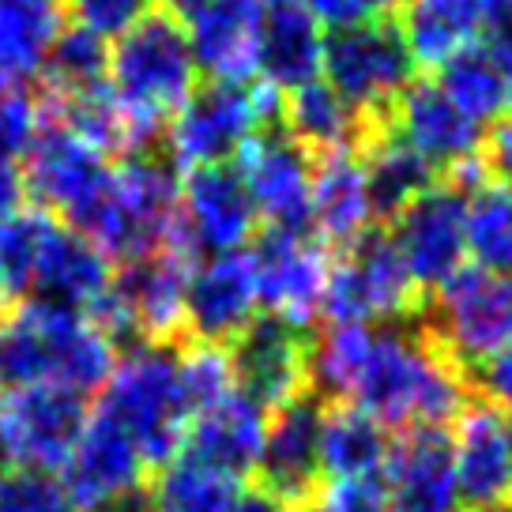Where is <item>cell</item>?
<instances>
[{
  "label": "cell",
  "instance_id": "23",
  "mask_svg": "<svg viewBox=\"0 0 512 512\" xmlns=\"http://www.w3.org/2000/svg\"><path fill=\"white\" fill-rule=\"evenodd\" d=\"M392 512H467L445 430H407L381 471Z\"/></svg>",
  "mask_w": 512,
  "mask_h": 512
},
{
  "label": "cell",
  "instance_id": "8",
  "mask_svg": "<svg viewBox=\"0 0 512 512\" xmlns=\"http://www.w3.org/2000/svg\"><path fill=\"white\" fill-rule=\"evenodd\" d=\"M426 336L456 366H482L512 339V275L464 264L433 290Z\"/></svg>",
  "mask_w": 512,
  "mask_h": 512
},
{
  "label": "cell",
  "instance_id": "36",
  "mask_svg": "<svg viewBox=\"0 0 512 512\" xmlns=\"http://www.w3.org/2000/svg\"><path fill=\"white\" fill-rule=\"evenodd\" d=\"M467 264L512 275V185L497 177L471 181L464 196Z\"/></svg>",
  "mask_w": 512,
  "mask_h": 512
},
{
  "label": "cell",
  "instance_id": "13",
  "mask_svg": "<svg viewBox=\"0 0 512 512\" xmlns=\"http://www.w3.org/2000/svg\"><path fill=\"white\" fill-rule=\"evenodd\" d=\"M256 290L264 317L290 328H309L324 313V290L332 272V253L309 230H264L253 249Z\"/></svg>",
  "mask_w": 512,
  "mask_h": 512
},
{
  "label": "cell",
  "instance_id": "41",
  "mask_svg": "<svg viewBox=\"0 0 512 512\" xmlns=\"http://www.w3.org/2000/svg\"><path fill=\"white\" fill-rule=\"evenodd\" d=\"M42 128V102L0 87V170H19Z\"/></svg>",
  "mask_w": 512,
  "mask_h": 512
},
{
  "label": "cell",
  "instance_id": "21",
  "mask_svg": "<svg viewBox=\"0 0 512 512\" xmlns=\"http://www.w3.org/2000/svg\"><path fill=\"white\" fill-rule=\"evenodd\" d=\"M452 471L467 512H505L512 505L509 418L486 407H467L448 433Z\"/></svg>",
  "mask_w": 512,
  "mask_h": 512
},
{
  "label": "cell",
  "instance_id": "19",
  "mask_svg": "<svg viewBox=\"0 0 512 512\" xmlns=\"http://www.w3.org/2000/svg\"><path fill=\"white\" fill-rule=\"evenodd\" d=\"M260 317V290L249 249L192 260L185 290V328L200 343L230 347Z\"/></svg>",
  "mask_w": 512,
  "mask_h": 512
},
{
  "label": "cell",
  "instance_id": "11",
  "mask_svg": "<svg viewBox=\"0 0 512 512\" xmlns=\"http://www.w3.org/2000/svg\"><path fill=\"white\" fill-rule=\"evenodd\" d=\"M320 80L336 87L354 110L381 117L415 83V61L403 46L396 23H362L328 34Z\"/></svg>",
  "mask_w": 512,
  "mask_h": 512
},
{
  "label": "cell",
  "instance_id": "20",
  "mask_svg": "<svg viewBox=\"0 0 512 512\" xmlns=\"http://www.w3.org/2000/svg\"><path fill=\"white\" fill-rule=\"evenodd\" d=\"M234 381L264 411H279L309 392V339L275 317H256L230 343Z\"/></svg>",
  "mask_w": 512,
  "mask_h": 512
},
{
  "label": "cell",
  "instance_id": "25",
  "mask_svg": "<svg viewBox=\"0 0 512 512\" xmlns=\"http://www.w3.org/2000/svg\"><path fill=\"white\" fill-rule=\"evenodd\" d=\"M268 418H272V411H264L253 396L234 388L223 400L208 403L204 411H196L189 418V433H185L181 452L219 467L234 479H245L260 467L264 441H268Z\"/></svg>",
  "mask_w": 512,
  "mask_h": 512
},
{
  "label": "cell",
  "instance_id": "31",
  "mask_svg": "<svg viewBox=\"0 0 512 512\" xmlns=\"http://www.w3.org/2000/svg\"><path fill=\"white\" fill-rule=\"evenodd\" d=\"M392 452V430L354 403L320 407V482L373 479Z\"/></svg>",
  "mask_w": 512,
  "mask_h": 512
},
{
  "label": "cell",
  "instance_id": "47",
  "mask_svg": "<svg viewBox=\"0 0 512 512\" xmlns=\"http://www.w3.org/2000/svg\"><path fill=\"white\" fill-rule=\"evenodd\" d=\"M482 38L512 42V0H479Z\"/></svg>",
  "mask_w": 512,
  "mask_h": 512
},
{
  "label": "cell",
  "instance_id": "12",
  "mask_svg": "<svg viewBox=\"0 0 512 512\" xmlns=\"http://www.w3.org/2000/svg\"><path fill=\"white\" fill-rule=\"evenodd\" d=\"M87 415V400L64 388H0V464L61 475Z\"/></svg>",
  "mask_w": 512,
  "mask_h": 512
},
{
  "label": "cell",
  "instance_id": "14",
  "mask_svg": "<svg viewBox=\"0 0 512 512\" xmlns=\"http://www.w3.org/2000/svg\"><path fill=\"white\" fill-rule=\"evenodd\" d=\"M147 460L110 418L87 415L76 445L61 467L80 512H128L147 505Z\"/></svg>",
  "mask_w": 512,
  "mask_h": 512
},
{
  "label": "cell",
  "instance_id": "30",
  "mask_svg": "<svg viewBox=\"0 0 512 512\" xmlns=\"http://www.w3.org/2000/svg\"><path fill=\"white\" fill-rule=\"evenodd\" d=\"M437 72V87L479 128L512 113V42L479 38Z\"/></svg>",
  "mask_w": 512,
  "mask_h": 512
},
{
  "label": "cell",
  "instance_id": "26",
  "mask_svg": "<svg viewBox=\"0 0 512 512\" xmlns=\"http://www.w3.org/2000/svg\"><path fill=\"white\" fill-rule=\"evenodd\" d=\"M377 204L369 192V177L358 147L320 155L313 166V192H309V234L324 245H351L366 238L377 223Z\"/></svg>",
  "mask_w": 512,
  "mask_h": 512
},
{
  "label": "cell",
  "instance_id": "33",
  "mask_svg": "<svg viewBox=\"0 0 512 512\" xmlns=\"http://www.w3.org/2000/svg\"><path fill=\"white\" fill-rule=\"evenodd\" d=\"M396 31L415 68H445L482 38L479 0H403Z\"/></svg>",
  "mask_w": 512,
  "mask_h": 512
},
{
  "label": "cell",
  "instance_id": "4",
  "mask_svg": "<svg viewBox=\"0 0 512 512\" xmlns=\"http://www.w3.org/2000/svg\"><path fill=\"white\" fill-rule=\"evenodd\" d=\"M196 87H200V68L192 61L181 19L147 12L140 23H132L110 42L106 91L151 140Z\"/></svg>",
  "mask_w": 512,
  "mask_h": 512
},
{
  "label": "cell",
  "instance_id": "5",
  "mask_svg": "<svg viewBox=\"0 0 512 512\" xmlns=\"http://www.w3.org/2000/svg\"><path fill=\"white\" fill-rule=\"evenodd\" d=\"M177 189L181 174L162 155L140 151L117 159L106 196L80 234L95 241L113 264L166 249L174 245L177 230Z\"/></svg>",
  "mask_w": 512,
  "mask_h": 512
},
{
  "label": "cell",
  "instance_id": "28",
  "mask_svg": "<svg viewBox=\"0 0 512 512\" xmlns=\"http://www.w3.org/2000/svg\"><path fill=\"white\" fill-rule=\"evenodd\" d=\"M324 42H328V31L305 12L302 4L272 8L264 16L256 83H264L275 95H290L305 83L320 80Z\"/></svg>",
  "mask_w": 512,
  "mask_h": 512
},
{
  "label": "cell",
  "instance_id": "37",
  "mask_svg": "<svg viewBox=\"0 0 512 512\" xmlns=\"http://www.w3.org/2000/svg\"><path fill=\"white\" fill-rule=\"evenodd\" d=\"M53 219L38 208H19L0 219V305H19L34 294V272Z\"/></svg>",
  "mask_w": 512,
  "mask_h": 512
},
{
  "label": "cell",
  "instance_id": "48",
  "mask_svg": "<svg viewBox=\"0 0 512 512\" xmlns=\"http://www.w3.org/2000/svg\"><path fill=\"white\" fill-rule=\"evenodd\" d=\"M23 200H27L23 174H19V170H0V219L16 215V211L23 208Z\"/></svg>",
  "mask_w": 512,
  "mask_h": 512
},
{
  "label": "cell",
  "instance_id": "1",
  "mask_svg": "<svg viewBox=\"0 0 512 512\" xmlns=\"http://www.w3.org/2000/svg\"><path fill=\"white\" fill-rule=\"evenodd\" d=\"M309 388L388 430H445L467 411L464 369L415 324H332L309 343Z\"/></svg>",
  "mask_w": 512,
  "mask_h": 512
},
{
  "label": "cell",
  "instance_id": "29",
  "mask_svg": "<svg viewBox=\"0 0 512 512\" xmlns=\"http://www.w3.org/2000/svg\"><path fill=\"white\" fill-rule=\"evenodd\" d=\"M68 27L64 0H0V87L27 91Z\"/></svg>",
  "mask_w": 512,
  "mask_h": 512
},
{
  "label": "cell",
  "instance_id": "40",
  "mask_svg": "<svg viewBox=\"0 0 512 512\" xmlns=\"http://www.w3.org/2000/svg\"><path fill=\"white\" fill-rule=\"evenodd\" d=\"M0 512H80L57 471L0 467Z\"/></svg>",
  "mask_w": 512,
  "mask_h": 512
},
{
  "label": "cell",
  "instance_id": "44",
  "mask_svg": "<svg viewBox=\"0 0 512 512\" xmlns=\"http://www.w3.org/2000/svg\"><path fill=\"white\" fill-rule=\"evenodd\" d=\"M403 0H302V8L317 19L324 31H347L362 23H384L392 12H400Z\"/></svg>",
  "mask_w": 512,
  "mask_h": 512
},
{
  "label": "cell",
  "instance_id": "45",
  "mask_svg": "<svg viewBox=\"0 0 512 512\" xmlns=\"http://www.w3.org/2000/svg\"><path fill=\"white\" fill-rule=\"evenodd\" d=\"M475 373H479V388L490 407L512 415V339L501 343L482 366H475Z\"/></svg>",
  "mask_w": 512,
  "mask_h": 512
},
{
  "label": "cell",
  "instance_id": "24",
  "mask_svg": "<svg viewBox=\"0 0 512 512\" xmlns=\"http://www.w3.org/2000/svg\"><path fill=\"white\" fill-rule=\"evenodd\" d=\"M260 490L275 494L287 509H302L320 486V403L302 396L272 411L268 441L260 456Z\"/></svg>",
  "mask_w": 512,
  "mask_h": 512
},
{
  "label": "cell",
  "instance_id": "50",
  "mask_svg": "<svg viewBox=\"0 0 512 512\" xmlns=\"http://www.w3.org/2000/svg\"><path fill=\"white\" fill-rule=\"evenodd\" d=\"M155 4H162V12H166V16L185 19V16H192L196 8H204L208 0H155Z\"/></svg>",
  "mask_w": 512,
  "mask_h": 512
},
{
  "label": "cell",
  "instance_id": "27",
  "mask_svg": "<svg viewBox=\"0 0 512 512\" xmlns=\"http://www.w3.org/2000/svg\"><path fill=\"white\" fill-rule=\"evenodd\" d=\"M113 275H117L113 260L87 234L53 223L46 241H42L31 298L64 305V309H80V313H95L98 302L110 294Z\"/></svg>",
  "mask_w": 512,
  "mask_h": 512
},
{
  "label": "cell",
  "instance_id": "2",
  "mask_svg": "<svg viewBox=\"0 0 512 512\" xmlns=\"http://www.w3.org/2000/svg\"><path fill=\"white\" fill-rule=\"evenodd\" d=\"M117 362V339L91 313L27 298L0 320V388L49 384L91 396Z\"/></svg>",
  "mask_w": 512,
  "mask_h": 512
},
{
  "label": "cell",
  "instance_id": "22",
  "mask_svg": "<svg viewBox=\"0 0 512 512\" xmlns=\"http://www.w3.org/2000/svg\"><path fill=\"white\" fill-rule=\"evenodd\" d=\"M264 16L268 8L256 0H208L185 16V38L200 76L215 83H253Z\"/></svg>",
  "mask_w": 512,
  "mask_h": 512
},
{
  "label": "cell",
  "instance_id": "9",
  "mask_svg": "<svg viewBox=\"0 0 512 512\" xmlns=\"http://www.w3.org/2000/svg\"><path fill=\"white\" fill-rule=\"evenodd\" d=\"M192 256L177 245L155 249L121 264L113 275L110 294L98 302L91 317L121 339H147V343H170L185 328V290H189Z\"/></svg>",
  "mask_w": 512,
  "mask_h": 512
},
{
  "label": "cell",
  "instance_id": "3",
  "mask_svg": "<svg viewBox=\"0 0 512 512\" xmlns=\"http://www.w3.org/2000/svg\"><path fill=\"white\" fill-rule=\"evenodd\" d=\"M95 411L110 418L113 426L140 448L147 467L170 464L185 448L192 418L185 392H181L174 347L136 339L125 351H117L110 377L98 388Z\"/></svg>",
  "mask_w": 512,
  "mask_h": 512
},
{
  "label": "cell",
  "instance_id": "51",
  "mask_svg": "<svg viewBox=\"0 0 512 512\" xmlns=\"http://www.w3.org/2000/svg\"><path fill=\"white\" fill-rule=\"evenodd\" d=\"M256 4L272 12V8H290V4H302V0H256Z\"/></svg>",
  "mask_w": 512,
  "mask_h": 512
},
{
  "label": "cell",
  "instance_id": "15",
  "mask_svg": "<svg viewBox=\"0 0 512 512\" xmlns=\"http://www.w3.org/2000/svg\"><path fill=\"white\" fill-rule=\"evenodd\" d=\"M256 208L234 166L189 170L177 189L174 245L192 260L241 253L256 234Z\"/></svg>",
  "mask_w": 512,
  "mask_h": 512
},
{
  "label": "cell",
  "instance_id": "43",
  "mask_svg": "<svg viewBox=\"0 0 512 512\" xmlns=\"http://www.w3.org/2000/svg\"><path fill=\"white\" fill-rule=\"evenodd\" d=\"M313 512H392L384 479H324L309 497Z\"/></svg>",
  "mask_w": 512,
  "mask_h": 512
},
{
  "label": "cell",
  "instance_id": "39",
  "mask_svg": "<svg viewBox=\"0 0 512 512\" xmlns=\"http://www.w3.org/2000/svg\"><path fill=\"white\" fill-rule=\"evenodd\" d=\"M177 373H181V392H185V403H189L192 415L238 388L230 351L219 347V343H200L196 339L185 351H177Z\"/></svg>",
  "mask_w": 512,
  "mask_h": 512
},
{
  "label": "cell",
  "instance_id": "32",
  "mask_svg": "<svg viewBox=\"0 0 512 512\" xmlns=\"http://www.w3.org/2000/svg\"><path fill=\"white\" fill-rule=\"evenodd\" d=\"M283 132L294 144H302L309 155H336V151H354L366 140V113L354 110L336 87L324 80H313L290 91L283 98Z\"/></svg>",
  "mask_w": 512,
  "mask_h": 512
},
{
  "label": "cell",
  "instance_id": "46",
  "mask_svg": "<svg viewBox=\"0 0 512 512\" xmlns=\"http://www.w3.org/2000/svg\"><path fill=\"white\" fill-rule=\"evenodd\" d=\"M479 166L486 170V177H497V181L512 185V113L494 121L490 128H482Z\"/></svg>",
  "mask_w": 512,
  "mask_h": 512
},
{
  "label": "cell",
  "instance_id": "7",
  "mask_svg": "<svg viewBox=\"0 0 512 512\" xmlns=\"http://www.w3.org/2000/svg\"><path fill=\"white\" fill-rule=\"evenodd\" d=\"M113 162L117 159L98 151L91 140H83L72 128L42 117L38 140L31 144L27 159L19 166L23 192L53 223L83 230L87 219L95 215V208L102 204V196H106Z\"/></svg>",
  "mask_w": 512,
  "mask_h": 512
},
{
  "label": "cell",
  "instance_id": "52",
  "mask_svg": "<svg viewBox=\"0 0 512 512\" xmlns=\"http://www.w3.org/2000/svg\"><path fill=\"white\" fill-rule=\"evenodd\" d=\"M509 448H512V418H509Z\"/></svg>",
  "mask_w": 512,
  "mask_h": 512
},
{
  "label": "cell",
  "instance_id": "34",
  "mask_svg": "<svg viewBox=\"0 0 512 512\" xmlns=\"http://www.w3.org/2000/svg\"><path fill=\"white\" fill-rule=\"evenodd\" d=\"M241 490V479L177 452L147 486V512H230Z\"/></svg>",
  "mask_w": 512,
  "mask_h": 512
},
{
  "label": "cell",
  "instance_id": "35",
  "mask_svg": "<svg viewBox=\"0 0 512 512\" xmlns=\"http://www.w3.org/2000/svg\"><path fill=\"white\" fill-rule=\"evenodd\" d=\"M358 155H362V166H366L377 215H384V219H396L415 196H422L437 181V174L403 144L392 128H381V132L366 136Z\"/></svg>",
  "mask_w": 512,
  "mask_h": 512
},
{
  "label": "cell",
  "instance_id": "42",
  "mask_svg": "<svg viewBox=\"0 0 512 512\" xmlns=\"http://www.w3.org/2000/svg\"><path fill=\"white\" fill-rule=\"evenodd\" d=\"M68 12H72L76 27L113 42L132 23H140L147 12H155V0H68Z\"/></svg>",
  "mask_w": 512,
  "mask_h": 512
},
{
  "label": "cell",
  "instance_id": "53",
  "mask_svg": "<svg viewBox=\"0 0 512 512\" xmlns=\"http://www.w3.org/2000/svg\"><path fill=\"white\" fill-rule=\"evenodd\" d=\"M128 512H147V505H140V509H128Z\"/></svg>",
  "mask_w": 512,
  "mask_h": 512
},
{
  "label": "cell",
  "instance_id": "18",
  "mask_svg": "<svg viewBox=\"0 0 512 512\" xmlns=\"http://www.w3.org/2000/svg\"><path fill=\"white\" fill-rule=\"evenodd\" d=\"M317 159L294 144L287 132H260L234 162L256 219L272 230H309V192H313Z\"/></svg>",
  "mask_w": 512,
  "mask_h": 512
},
{
  "label": "cell",
  "instance_id": "38",
  "mask_svg": "<svg viewBox=\"0 0 512 512\" xmlns=\"http://www.w3.org/2000/svg\"><path fill=\"white\" fill-rule=\"evenodd\" d=\"M106 57H110L106 38L68 23L53 53H49L46 72H42L46 95H80V91L102 87L106 83Z\"/></svg>",
  "mask_w": 512,
  "mask_h": 512
},
{
  "label": "cell",
  "instance_id": "49",
  "mask_svg": "<svg viewBox=\"0 0 512 512\" xmlns=\"http://www.w3.org/2000/svg\"><path fill=\"white\" fill-rule=\"evenodd\" d=\"M230 512H290L283 501L268 490H241L238 501L230 505Z\"/></svg>",
  "mask_w": 512,
  "mask_h": 512
},
{
  "label": "cell",
  "instance_id": "6",
  "mask_svg": "<svg viewBox=\"0 0 512 512\" xmlns=\"http://www.w3.org/2000/svg\"><path fill=\"white\" fill-rule=\"evenodd\" d=\"M275 121V91L264 83H200L166 121V162L177 174L234 166L238 155Z\"/></svg>",
  "mask_w": 512,
  "mask_h": 512
},
{
  "label": "cell",
  "instance_id": "10",
  "mask_svg": "<svg viewBox=\"0 0 512 512\" xmlns=\"http://www.w3.org/2000/svg\"><path fill=\"white\" fill-rule=\"evenodd\" d=\"M418 302L415 279L407 275L388 234H373L343 245L332 256L324 313L332 324H400Z\"/></svg>",
  "mask_w": 512,
  "mask_h": 512
},
{
  "label": "cell",
  "instance_id": "17",
  "mask_svg": "<svg viewBox=\"0 0 512 512\" xmlns=\"http://www.w3.org/2000/svg\"><path fill=\"white\" fill-rule=\"evenodd\" d=\"M388 117H392L388 128L430 166L433 174L445 170L448 181H460V185L475 181V170H482V128L437 87V80L411 83L396 98Z\"/></svg>",
  "mask_w": 512,
  "mask_h": 512
},
{
  "label": "cell",
  "instance_id": "16",
  "mask_svg": "<svg viewBox=\"0 0 512 512\" xmlns=\"http://www.w3.org/2000/svg\"><path fill=\"white\" fill-rule=\"evenodd\" d=\"M464 196L460 181H433L392 219V245L418 290H437L467 264Z\"/></svg>",
  "mask_w": 512,
  "mask_h": 512
}]
</instances>
